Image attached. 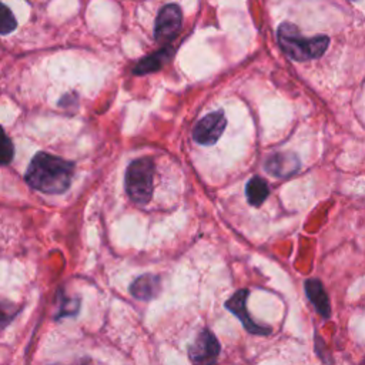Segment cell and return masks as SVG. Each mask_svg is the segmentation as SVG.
<instances>
[{"instance_id":"6da1fadb","label":"cell","mask_w":365,"mask_h":365,"mask_svg":"<svg viewBox=\"0 0 365 365\" xmlns=\"http://www.w3.org/2000/svg\"><path fill=\"white\" fill-rule=\"evenodd\" d=\"M74 164L48 153H37L26 171V181L47 194L64 192L71 181Z\"/></svg>"},{"instance_id":"7a4b0ae2","label":"cell","mask_w":365,"mask_h":365,"mask_svg":"<svg viewBox=\"0 0 365 365\" xmlns=\"http://www.w3.org/2000/svg\"><path fill=\"white\" fill-rule=\"evenodd\" d=\"M278 43L287 56L298 61H305L321 57L328 48L329 38L327 36L301 37L294 24L282 23L278 29Z\"/></svg>"},{"instance_id":"3957f363","label":"cell","mask_w":365,"mask_h":365,"mask_svg":"<svg viewBox=\"0 0 365 365\" xmlns=\"http://www.w3.org/2000/svg\"><path fill=\"white\" fill-rule=\"evenodd\" d=\"M154 188V163L151 158H138L130 163L125 171V190L135 204H147Z\"/></svg>"},{"instance_id":"277c9868","label":"cell","mask_w":365,"mask_h":365,"mask_svg":"<svg viewBox=\"0 0 365 365\" xmlns=\"http://www.w3.org/2000/svg\"><path fill=\"white\" fill-rule=\"evenodd\" d=\"M181 10L177 4H167L164 6L157 19H155V26H154V37L158 43H168L173 40L180 27H181Z\"/></svg>"},{"instance_id":"5b68a950","label":"cell","mask_w":365,"mask_h":365,"mask_svg":"<svg viewBox=\"0 0 365 365\" xmlns=\"http://www.w3.org/2000/svg\"><path fill=\"white\" fill-rule=\"evenodd\" d=\"M225 115L222 111H214L202 117L192 130V137L202 145L214 144L225 128Z\"/></svg>"},{"instance_id":"8992f818","label":"cell","mask_w":365,"mask_h":365,"mask_svg":"<svg viewBox=\"0 0 365 365\" xmlns=\"http://www.w3.org/2000/svg\"><path fill=\"white\" fill-rule=\"evenodd\" d=\"M220 354V344L214 334L208 329L201 331L188 348V356L195 364L212 362Z\"/></svg>"},{"instance_id":"52a82bcc","label":"cell","mask_w":365,"mask_h":365,"mask_svg":"<svg viewBox=\"0 0 365 365\" xmlns=\"http://www.w3.org/2000/svg\"><path fill=\"white\" fill-rule=\"evenodd\" d=\"M247 297H248V291L247 289H240L237 291L227 302L225 307L241 321V324L244 325V328L252 334H258V335H267L269 334V327H264V325H258L255 324L251 317L248 315L247 311Z\"/></svg>"},{"instance_id":"ba28073f","label":"cell","mask_w":365,"mask_h":365,"mask_svg":"<svg viewBox=\"0 0 365 365\" xmlns=\"http://www.w3.org/2000/svg\"><path fill=\"white\" fill-rule=\"evenodd\" d=\"M299 165V160L294 153H275L265 161V170L277 178H284L297 173Z\"/></svg>"},{"instance_id":"9c48e42d","label":"cell","mask_w":365,"mask_h":365,"mask_svg":"<svg viewBox=\"0 0 365 365\" xmlns=\"http://www.w3.org/2000/svg\"><path fill=\"white\" fill-rule=\"evenodd\" d=\"M161 289V281L160 277L157 275H151V274H145L138 277L130 287V292L143 301H148L153 299L158 295Z\"/></svg>"},{"instance_id":"30bf717a","label":"cell","mask_w":365,"mask_h":365,"mask_svg":"<svg viewBox=\"0 0 365 365\" xmlns=\"http://www.w3.org/2000/svg\"><path fill=\"white\" fill-rule=\"evenodd\" d=\"M305 292H307L309 301L314 304L318 314L322 315L324 318H328L331 314V305H329L328 295H327L321 281L314 279V278L308 279L305 282Z\"/></svg>"},{"instance_id":"8fae6325","label":"cell","mask_w":365,"mask_h":365,"mask_svg":"<svg viewBox=\"0 0 365 365\" xmlns=\"http://www.w3.org/2000/svg\"><path fill=\"white\" fill-rule=\"evenodd\" d=\"M173 54V50L171 48H163L148 57H145L144 60H141L135 68H134V73L135 74H147V73H151V71H157L158 68H161L167 60L171 57Z\"/></svg>"},{"instance_id":"7c38bea8","label":"cell","mask_w":365,"mask_h":365,"mask_svg":"<svg viewBox=\"0 0 365 365\" xmlns=\"http://www.w3.org/2000/svg\"><path fill=\"white\" fill-rule=\"evenodd\" d=\"M245 194H247V200L251 205H261L268 194H269V190H268V185L265 182L264 178L261 177H252L248 182H247V187H245Z\"/></svg>"},{"instance_id":"4fadbf2b","label":"cell","mask_w":365,"mask_h":365,"mask_svg":"<svg viewBox=\"0 0 365 365\" xmlns=\"http://www.w3.org/2000/svg\"><path fill=\"white\" fill-rule=\"evenodd\" d=\"M16 26H17V21L11 10L0 1V34H7L13 31Z\"/></svg>"},{"instance_id":"5bb4252c","label":"cell","mask_w":365,"mask_h":365,"mask_svg":"<svg viewBox=\"0 0 365 365\" xmlns=\"http://www.w3.org/2000/svg\"><path fill=\"white\" fill-rule=\"evenodd\" d=\"M14 148L11 140L6 135L3 127L0 125V164H9L13 160Z\"/></svg>"},{"instance_id":"9a60e30c","label":"cell","mask_w":365,"mask_h":365,"mask_svg":"<svg viewBox=\"0 0 365 365\" xmlns=\"http://www.w3.org/2000/svg\"><path fill=\"white\" fill-rule=\"evenodd\" d=\"M19 312V308L10 302L0 301V329L4 328Z\"/></svg>"}]
</instances>
